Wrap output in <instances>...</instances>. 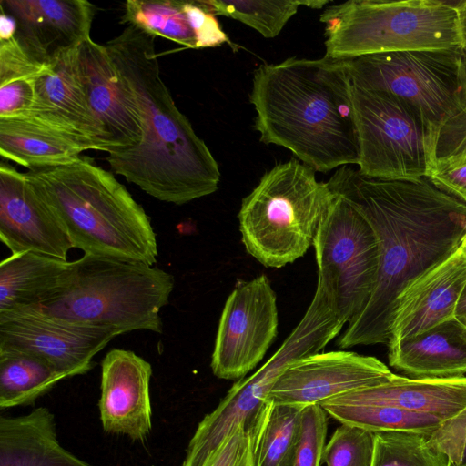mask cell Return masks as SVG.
<instances>
[{
	"instance_id": "35",
	"label": "cell",
	"mask_w": 466,
	"mask_h": 466,
	"mask_svg": "<svg viewBox=\"0 0 466 466\" xmlns=\"http://www.w3.org/2000/svg\"><path fill=\"white\" fill-rule=\"evenodd\" d=\"M268 406L234 428L202 466H254L255 446Z\"/></svg>"
},
{
	"instance_id": "5",
	"label": "cell",
	"mask_w": 466,
	"mask_h": 466,
	"mask_svg": "<svg viewBox=\"0 0 466 466\" xmlns=\"http://www.w3.org/2000/svg\"><path fill=\"white\" fill-rule=\"evenodd\" d=\"M174 288L172 275L135 260L84 254L70 262L56 291L39 309L54 318L111 329L161 333L160 311Z\"/></svg>"
},
{
	"instance_id": "24",
	"label": "cell",
	"mask_w": 466,
	"mask_h": 466,
	"mask_svg": "<svg viewBox=\"0 0 466 466\" xmlns=\"http://www.w3.org/2000/svg\"><path fill=\"white\" fill-rule=\"evenodd\" d=\"M67 260L35 252L12 254L0 263V312L39 306L62 283Z\"/></svg>"
},
{
	"instance_id": "20",
	"label": "cell",
	"mask_w": 466,
	"mask_h": 466,
	"mask_svg": "<svg viewBox=\"0 0 466 466\" xmlns=\"http://www.w3.org/2000/svg\"><path fill=\"white\" fill-rule=\"evenodd\" d=\"M466 284V254L461 247L409 283L397 298L388 345L454 318Z\"/></svg>"
},
{
	"instance_id": "4",
	"label": "cell",
	"mask_w": 466,
	"mask_h": 466,
	"mask_svg": "<svg viewBox=\"0 0 466 466\" xmlns=\"http://www.w3.org/2000/svg\"><path fill=\"white\" fill-rule=\"evenodd\" d=\"M52 208L74 248L85 254L157 262L150 218L112 172L81 156L25 172Z\"/></svg>"
},
{
	"instance_id": "16",
	"label": "cell",
	"mask_w": 466,
	"mask_h": 466,
	"mask_svg": "<svg viewBox=\"0 0 466 466\" xmlns=\"http://www.w3.org/2000/svg\"><path fill=\"white\" fill-rule=\"evenodd\" d=\"M302 356L301 347L286 339L260 369L234 383L217 408L198 423L181 466H202L234 428L259 414L268 404V395L279 375Z\"/></svg>"
},
{
	"instance_id": "12",
	"label": "cell",
	"mask_w": 466,
	"mask_h": 466,
	"mask_svg": "<svg viewBox=\"0 0 466 466\" xmlns=\"http://www.w3.org/2000/svg\"><path fill=\"white\" fill-rule=\"evenodd\" d=\"M117 335L111 329L48 316L37 308L0 312V351L36 357L66 379L88 372L94 356Z\"/></svg>"
},
{
	"instance_id": "41",
	"label": "cell",
	"mask_w": 466,
	"mask_h": 466,
	"mask_svg": "<svg viewBox=\"0 0 466 466\" xmlns=\"http://www.w3.org/2000/svg\"><path fill=\"white\" fill-rule=\"evenodd\" d=\"M454 318L466 328V284L457 302Z\"/></svg>"
},
{
	"instance_id": "6",
	"label": "cell",
	"mask_w": 466,
	"mask_h": 466,
	"mask_svg": "<svg viewBox=\"0 0 466 466\" xmlns=\"http://www.w3.org/2000/svg\"><path fill=\"white\" fill-rule=\"evenodd\" d=\"M325 57L362 56L462 46L457 1L349 0L325 7Z\"/></svg>"
},
{
	"instance_id": "36",
	"label": "cell",
	"mask_w": 466,
	"mask_h": 466,
	"mask_svg": "<svg viewBox=\"0 0 466 466\" xmlns=\"http://www.w3.org/2000/svg\"><path fill=\"white\" fill-rule=\"evenodd\" d=\"M328 413L320 405L302 410L300 434L292 466H320L323 462Z\"/></svg>"
},
{
	"instance_id": "23",
	"label": "cell",
	"mask_w": 466,
	"mask_h": 466,
	"mask_svg": "<svg viewBox=\"0 0 466 466\" xmlns=\"http://www.w3.org/2000/svg\"><path fill=\"white\" fill-rule=\"evenodd\" d=\"M0 466H93L59 441L54 414L39 407L0 417Z\"/></svg>"
},
{
	"instance_id": "3",
	"label": "cell",
	"mask_w": 466,
	"mask_h": 466,
	"mask_svg": "<svg viewBox=\"0 0 466 466\" xmlns=\"http://www.w3.org/2000/svg\"><path fill=\"white\" fill-rule=\"evenodd\" d=\"M350 86L344 60L289 57L260 65L249 95L259 140L289 149L315 171L357 165Z\"/></svg>"
},
{
	"instance_id": "43",
	"label": "cell",
	"mask_w": 466,
	"mask_h": 466,
	"mask_svg": "<svg viewBox=\"0 0 466 466\" xmlns=\"http://www.w3.org/2000/svg\"><path fill=\"white\" fill-rule=\"evenodd\" d=\"M463 252L466 254V231L462 237L461 243L460 245Z\"/></svg>"
},
{
	"instance_id": "39",
	"label": "cell",
	"mask_w": 466,
	"mask_h": 466,
	"mask_svg": "<svg viewBox=\"0 0 466 466\" xmlns=\"http://www.w3.org/2000/svg\"><path fill=\"white\" fill-rule=\"evenodd\" d=\"M429 177L437 185L466 202V162L456 167L433 171Z\"/></svg>"
},
{
	"instance_id": "32",
	"label": "cell",
	"mask_w": 466,
	"mask_h": 466,
	"mask_svg": "<svg viewBox=\"0 0 466 466\" xmlns=\"http://www.w3.org/2000/svg\"><path fill=\"white\" fill-rule=\"evenodd\" d=\"M371 466H452L429 435L403 431L374 432Z\"/></svg>"
},
{
	"instance_id": "38",
	"label": "cell",
	"mask_w": 466,
	"mask_h": 466,
	"mask_svg": "<svg viewBox=\"0 0 466 466\" xmlns=\"http://www.w3.org/2000/svg\"><path fill=\"white\" fill-rule=\"evenodd\" d=\"M185 8L196 35L198 48L216 47L228 42L216 15L207 8L203 0L185 1Z\"/></svg>"
},
{
	"instance_id": "1",
	"label": "cell",
	"mask_w": 466,
	"mask_h": 466,
	"mask_svg": "<svg viewBox=\"0 0 466 466\" xmlns=\"http://www.w3.org/2000/svg\"><path fill=\"white\" fill-rule=\"evenodd\" d=\"M368 219L379 243L373 293L338 345L388 343L397 298L404 288L455 252L466 231V202L430 177L370 178L343 166L327 182Z\"/></svg>"
},
{
	"instance_id": "30",
	"label": "cell",
	"mask_w": 466,
	"mask_h": 466,
	"mask_svg": "<svg viewBox=\"0 0 466 466\" xmlns=\"http://www.w3.org/2000/svg\"><path fill=\"white\" fill-rule=\"evenodd\" d=\"M207 8L215 15H224L238 20L258 32L266 38H274L299 6L320 9L329 0H203Z\"/></svg>"
},
{
	"instance_id": "11",
	"label": "cell",
	"mask_w": 466,
	"mask_h": 466,
	"mask_svg": "<svg viewBox=\"0 0 466 466\" xmlns=\"http://www.w3.org/2000/svg\"><path fill=\"white\" fill-rule=\"evenodd\" d=\"M277 297L266 275L239 283L223 308L211 359L213 374L244 378L264 358L278 333Z\"/></svg>"
},
{
	"instance_id": "28",
	"label": "cell",
	"mask_w": 466,
	"mask_h": 466,
	"mask_svg": "<svg viewBox=\"0 0 466 466\" xmlns=\"http://www.w3.org/2000/svg\"><path fill=\"white\" fill-rule=\"evenodd\" d=\"M328 415L344 424L371 432L403 431L431 436L443 419L427 413L405 410L391 406L341 403L328 400L320 405Z\"/></svg>"
},
{
	"instance_id": "29",
	"label": "cell",
	"mask_w": 466,
	"mask_h": 466,
	"mask_svg": "<svg viewBox=\"0 0 466 466\" xmlns=\"http://www.w3.org/2000/svg\"><path fill=\"white\" fill-rule=\"evenodd\" d=\"M120 24L134 25L152 36H162L188 48H198L184 0H128Z\"/></svg>"
},
{
	"instance_id": "10",
	"label": "cell",
	"mask_w": 466,
	"mask_h": 466,
	"mask_svg": "<svg viewBox=\"0 0 466 466\" xmlns=\"http://www.w3.org/2000/svg\"><path fill=\"white\" fill-rule=\"evenodd\" d=\"M359 145V172L398 180L428 177L430 163L420 116L398 98L351 83Z\"/></svg>"
},
{
	"instance_id": "40",
	"label": "cell",
	"mask_w": 466,
	"mask_h": 466,
	"mask_svg": "<svg viewBox=\"0 0 466 466\" xmlns=\"http://www.w3.org/2000/svg\"><path fill=\"white\" fill-rule=\"evenodd\" d=\"M17 25L15 20L1 10L0 15V41H8L15 36Z\"/></svg>"
},
{
	"instance_id": "2",
	"label": "cell",
	"mask_w": 466,
	"mask_h": 466,
	"mask_svg": "<svg viewBox=\"0 0 466 466\" xmlns=\"http://www.w3.org/2000/svg\"><path fill=\"white\" fill-rule=\"evenodd\" d=\"M106 46L142 121L136 147L106 157L112 171L149 196L176 205L216 192L218 165L161 77L155 36L128 25Z\"/></svg>"
},
{
	"instance_id": "34",
	"label": "cell",
	"mask_w": 466,
	"mask_h": 466,
	"mask_svg": "<svg viewBox=\"0 0 466 466\" xmlns=\"http://www.w3.org/2000/svg\"><path fill=\"white\" fill-rule=\"evenodd\" d=\"M374 432L341 423L333 432L324 450L327 466H371Z\"/></svg>"
},
{
	"instance_id": "13",
	"label": "cell",
	"mask_w": 466,
	"mask_h": 466,
	"mask_svg": "<svg viewBox=\"0 0 466 466\" xmlns=\"http://www.w3.org/2000/svg\"><path fill=\"white\" fill-rule=\"evenodd\" d=\"M379 359L351 351H329L301 358L279 375L267 401L305 408L394 380Z\"/></svg>"
},
{
	"instance_id": "14",
	"label": "cell",
	"mask_w": 466,
	"mask_h": 466,
	"mask_svg": "<svg viewBox=\"0 0 466 466\" xmlns=\"http://www.w3.org/2000/svg\"><path fill=\"white\" fill-rule=\"evenodd\" d=\"M77 52L78 46L46 65L36 79L34 106L23 116L70 137L86 150L110 153L116 147L91 109L78 75Z\"/></svg>"
},
{
	"instance_id": "42",
	"label": "cell",
	"mask_w": 466,
	"mask_h": 466,
	"mask_svg": "<svg viewBox=\"0 0 466 466\" xmlns=\"http://www.w3.org/2000/svg\"><path fill=\"white\" fill-rule=\"evenodd\" d=\"M462 46H466V0L457 1Z\"/></svg>"
},
{
	"instance_id": "17",
	"label": "cell",
	"mask_w": 466,
	"mask_h": 466,
	"mask_svg": "<svg viewBox=\"0 0 466 466\" xmlns=\"http://www.w3.org/2000/svg\"><path fill=\"white\" fill-rule=\"evenodd\" d=\"M0 6L15 20L21 47L45 65L90 38L96 14L86 0H0Z\"/></svg>"
},
{
	"instance_id": "7",
	"label": "cell",
	"mask_w": 466,
	"mask_h": 466,
	"mask_svg": "<svg viewBox=\"0 0 466 466\" xmlns=\"http://www.w3.org/2000/svg\"><path fill=\"white\" fill-rule=\"evenodd\" d=\"M299 160L267 171L242 199L238 212L247 252L268 268H279L304 256L334 193Z\"/></svg>"
},
{
	"instance_id": "25",
	"label": "cell",
	"mask_w": 466,
	"mask_h": 466,
	"mask_svg": "<svg viewBox=\"0 0 466 466\" xmlns=\"http://www.w3.org/2000/svg\"><path fill=\"white\" fill-rule=\"evenodd\" d=\"M84 151L70 137L29 116L0 119L1 157L29 170L71 162Z\"/></svg>"
},
{
	"instance_id": "26",
	"label": "cell",
	"mask_w": 466,
	"mask_h": 466,
	"mask_svg": "<svg viewBox=\"0 0 466 466\" xmlns=\"http://www.w3.org/2000/svg\"><path fill=\"white\" fill-rule=\"evenodd\" d=\"M66 377L46 361L15 351H0V409L32 405Z\"/></svg>"
},
{
	"instance_id": "22",
	"label": "cell",
	"mask_w": 466,
	"mask_h": 466,
	"mask_svg": "<svg viewBox=\"0 0 466 466\" xmlns=\"http://www.w3.org/2000/svg\"><path fill=\"white\" fill-rule=\"evenodd\" d=\"M388 347L390 365L410 378L466 374V328L455 318Z\"/></svg>"
},
{
	"instance_id": "21",
	"label": "cell",
	"mask_w": 466,
	"mask_h": 466,
	"mask_svg": "<svg viewBox=\"0 0 466 466\" xmlns=\"http://www.w3.org/2000/svg\"><path fill=\"white\" fill-rule=\"evenodd\" d=\"M329 400L365 405H384L438 416L444 420L466 407V375L441 379L408 378L349 392Z\"/></svg>"
},
{
	"instance_id": "19",
	"label": "cell",
	"mask_w": 466,
	"mask_h": 466,
	"mask_svg": "<svg viewBox=\"0 0 466 466\" xmlns=\"http://www.w3.org/2000/svg\"><path fill=\"white\" fill-rule=\"evenodd\" d=\"M77 68L91 109L116 147L112 152L136 147L142 137L140 111L106 45L86 39L78 46Z\"/></svg>"
},
{
	"instance_id": "31",
	"label": "cell",
	"mask_w": 466,
	"mask_h": 466,
	"mask_svg": "<svg viewBox=\"0 0 466 466\" xmlns=\"http://www.w3.org/2000/svg\"><path fill=\"white\" fill-rule=\"evenodd\" d=\"M303 409L269 403L255 446L254 466H292Z\"/></svg>"
},
{
	"instance_id": "27",
	"label": "cell",
	"mask_w": 466,
	"mask_h": 466,
	"mask_svg": "<svg viewBox=\"0 0 466 466\" xmlns=\"http://www.w3.org/2000/svg\"><path fill=\"white\" fill-rule=\"evenodd\" d=\"M46 66L25 53L16 40L0 44V119L23 116L31 111L36 79Z\"/></svg>"
},
{
	"instance_id": "8",
	"label": "cell",
	"mask_w": 466,
	"mask_h": 466,
	"mask_svg": "<svg viewBox=\"0 0 466 466\" xmlns=\"http://www.w3.org/2000/svg\"><path fill=\"white\" fill-rule=\"evenodd\" d=\"M461 46L381 53L344 61L353 85L389 94L420 116L428 155L439 130L457 106Z\"/></svg>"
},
{
	"instance_id": "37",
	"label": "cell",
	"mask_w": 466,
	"mask_h": 466,
	"mask_svg": "<svg viewBox=\"0 0 466 466\" xmlns=\"http://www.w3.org/2000/svg\"><path fill=\"white\" fill-rule=\"evenodd\" d=\"M429 440L452 466H466V407L443 420Z\"/></svg>"
},
{
	"instance_id": "9",
	"label": "cell",
	"mask_w": 466,
	"mask_h": 466,
	"mask_svg": "<svg viewBox=\"0 0 466 466\" xmlns=\"http://www.w3.org/2000/svg\"><path fill=\"white\" fill-rule=\"evenodd\" d=\"M333 193L313 242L317 288L345 325L361 312L373 293L380 251L368 219L350 200Z\"/></svg>"
},
{
	"instance_id": "33",
	"label": "cell",
	"mask_w": 466,
	"mask_h": 466,
	"mask_svg": "<svg viewBox=\"0 0 466 466\" xmlns=\"http://www.w3.org/2000/svg\"><path fill=\"white\" fill-rule=\"evenodd\" d=\"M428 158L430 174L466 162V46H463L457 106L436 135L430 147Z\"/></svg>"
},
{
	"instance_id": "15",
	"label": "cell",
	"mask_w": 466,
	"mask_h": 466,
	"mask_svg": "<svg viewBox=\"0 0 466 466\" xmlns=\"http://www.w3.org/2000/svg\"><path fill=\"white\" fill-rule=\"evenodd\" d=\"M0 238L12 254L35 252L67 260L72 242L25 173L0 164Z\"/></svg>"
},
{
	"instance_id": "18",
	"label": "cell",
	"mask_w": 466,
	"mask_h": 466,
	"mask_svg": "<svg viewBox=\"0 0 466 466\" xmlns=\"http://www.w3.org/2000/svg\"><path fill=\"white\" fill-rule=\"evenodd\" d=\"M151 364L134 351L114 349L101 363L99 417L109 434L145 442L152 430Z\"/></svg>"
}]
</instances>
